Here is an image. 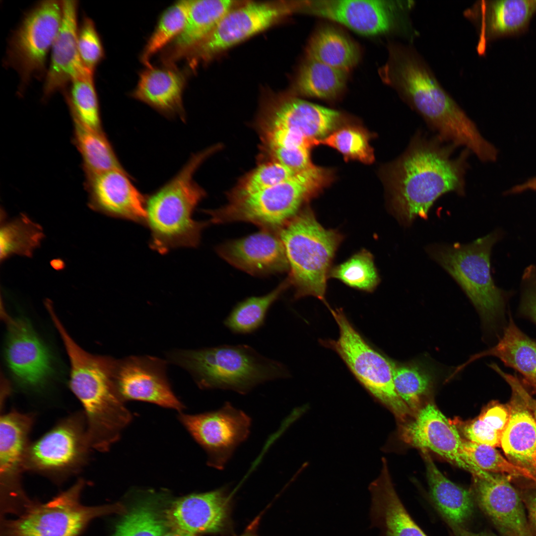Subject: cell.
I'll use <instances>...</instances> for the list:
<instances>
[{
    "label": "cell",
    "mask_w": 536,
    "mask_h": 536,
    "mask_svg": "<svg viewBox=\"0 0 536 536\" xmlns=\"http://www.w3.org/2000/svg\"><path fill=\"white\" fill-rule=\"evenodd\" d=\"M505 374L503 378L511 387L513 396L509 406L510 418L500 445L508 459L536 477V422L520 389L516 378Z\"/></svg>",
    "instance_id": "cell-26"
},
{
    "label": "cell",
    "mask_w": 536,
    "mask_h": 536,
    "mask_svg": "<svg viewBox=\"0 0 536 536\" xmlns=\"http://www.w3.org/2000/svg\"><path fill=\"white\" fill-rule=\"evenodd\" d=\"M93 76L87 73L77 77L63 92L72 118L93 130L103 132Z\"/></svg>",
    "instance_id": "cell-38"
},
{
    "label": "cell",
    "mask_w": 536,
    "mask_h": 536,
    "mask_svg": "<svg viewBox=\"0 0 536 536\" xmlns=\"http://www.w3.org/2000/svg\"><path fill=\"white\" fill-rule=\"evenodd\" d=\"M371 502L370 528L380 530V536H427L411 519L393 484L387 461L383 460L379 476L369 485Z\"/></svg>",
    "instance_id": "cell-28"
},
{
    "label": "cell",
    "mask_w": 536,
    "mask_h": 536,
    "mask_svg": "<svg viewBox=\"0 0 536 536\" xmlns=\"http://www.w3.org/2000/svg\"><path fill=\"white\" fill-rule=\"evenodd\" d=\"M62 9L61 25L51 50L49 66L45 74L44 100L57 91H63L77 77L92 73L84 67L78 50L77 1L62 0Z\"/></svg>",
    "instance_id": "cell-25"
},
{
    "label": "cell",
    "mask_w": 536,
    "mask_h": 536,
    "mask_svg": "<svg viewBox=\"0 0 536 536\" xmlns=\"http://www.w3.org/2000/svg\"><path fill=\"white\" fill-rule=\"evenodd\" d=\"M525 503L528 511L530 526L534 535L536 536V494L527 496Z\"/></svg>",
    "instance_id": "cell-49"
},
{
    "label": "cell",
    "mask_w": 536,
    "mask_h": 536,
    "mask_svg": "<svg viewBox=\"0 0 536 536\" xmlns=\"http://www.w3.org/2000/svg\"><path fill=\"white\" fill-rule=\"evenodd\" d=\"M297 173L276 161L268 160L244 176L228 195V198L259 192L283 182Z\"/></svg>",
    "instance_id": "cell-45"
},
{
    "label": "cell",
    "mask_w": 536,
    "mask_h": 536,
    "mask_svg": "<svg viewBox=\"0 0 536 536\" xmlns=\"http://www.w3.org/2000/svg\"><path fill=\"white\" fill-rule=\"evenodd\" d=\"M476 8L481 53L489 40L525 32L536 12V0L482 1Z\"/></svg>",
    "instance_id": "cell-29"
},
{
    "label": "cell",
    "mask_w": 536,
    "mask_h": 536,
    "mask_svg": "<svg viewBox=\"0 0 536 536\" xmlns=\"http://www.w3.org/2000/svg\"><path fill=\"white\" fill-rule=\"evenodd\" d=\"M231 0H191L186 22L180 34L169 45L165 64L186 56L213 30L221 18L238 5Z\"/></svg>",
    "instance_id": "cell-30"
},
{
    "label": "cell",
    "mask_w": 536,
    "mask_h": 536,
    "mask_svg": "<svg viewBox=\"0 0 536 536\" xmlns=\"http://www.w3.org/2000/svg\"><path fill=\"white\" fill-rule=\"evenodd\" d=\"M467 454L480 469L489 472L522 476L536 482V477L528 470L506 460L493 447L464 440Z\"/></svg>",
    "instance_id": "cell-46"
},
{
    "label": "cell",
    "mask_w": 536,
    "mask_h": 536,
    "mask_svg": "<svg viewBox=\"0 0 536 536\" xmlns=\"http://www.w3.org/2000/svg\"><path fill=\"white\" fill-rule=\"evenodd\" d=\"M523 279L525 286L520 311L521 314L536 324V270L533 267L526 269Z\"/></svg>",
    "instance_id": "cell-48"
},
{
    "label": "cell",
    "mask_w": 536,
    "mask_h": 536,
    "mask_svg": "<svg viewBox=\"0 0 536 536\" xmlns=\"http://www.w3.org/2000/svg\"><path fill=\"white\" fill-rule=\"evenodd\" d=\"M438 137L415 134L404 153L388 167L386 180L391 211L403 226L419 217L428 218L440 197L450 192L465 194V174L469 152L453 157L454 145L445 146Z\"/></svg>",
    "instance_id": "cell-1"
},
{
    "label": "cell",
    "mask_w": 536,
    "mask_h": 536,
    "mask_svg": "<svg viewBox=\"0 0 536 536\" xmlns=\"http://www.w3.org/2000/svg\"><path fill=\"white\" fill-rule=\"evenodd\" d=\"M186 76L173 64L156 67L151 64L139 74L131 96L169 117L184 120L183 93Z\"/></svg>",
    "instance_id": "cell-27"
},
{
    "label": "cell",
    "mask_w": 536,
    "mask_h": 536,
    "mask_svg": "<svg viewBox=\"0 0 536 536\" xmlns=\"http://www.w3.org/2000/svg\"><path fill=\"white\" fill-rule=\"evenodd\" d=\"M521 394L530 409H532L533 412V416L536 422V400L532 398L523 388L521 384L520 386Z\"/></svg>",
    "instance_id": "cell-51"
},
{
    "label": "cell",
    "mask_w": 536,
    "mask_h": 536,
    "mask_svg": "<svg viewBox=\"0 0 536 536\" xmlns=\"http://www.w3.org/2000/svg\"><path fill=\"white\" fill-rule=\"evenodd\" d=\"M171 357L191 374L201 389L228 390L244 395L260 384L289 376L282 363L246 344L182 350Z\"/></svg>",
    "instance_id": "cell-5"
},
{
    "label": "cell",
    "mask_w": 536,
    "mask_h": 536,
    "mask_svg": "<svg viewBox=\"0 0 536 536\" xmlns=\"http://www.w3.org/2000/svg\"><path fill=\"white\" fill-rule=\"evenodd\" d=\"M231 494L226 488L181 497L165 509L170 530L189 536L222 534L230 528Z\"/></svg>",
    "instance_id": "cell-19"
},
{
    "label": "cell",
    "mask_w": 536,
    "mask_h": 536,
    "mask_svg": "<svg viewBox=\"0 0 536 536\" xmlns=\"http://www.w3.org/2000/svg\"><path fill=\"white\" fill-rule=\"evenodd\" d=\"M89 206L111 217L144 225L146 198L124 170H112L86 177Z\"/></svg>",
    "instance_id": "cell-23"
},
{
    "label": "cell",
    "mask_w": 536,
    "mask_h": 536,
    "mask_svg": "<svg viewBox=\"0 0 536 536\" xmlns=\"http://www.w3.org/2000/svg\"><path fill=\"white\" fill-rule=\"evenodd\" d=\"M481 508L504 536H534L520 496L502 474L472 475Z\"/></svg>",
    "instance_id": "cell-22"
},
{
    "label": "cell",
    "mask_w": 536,
    "mask_h": 536,
    "mask_svg": "<svg viewBox=\"0 0 536 536\" xmlns=\"http://www.w3.org/2000/svg\"><path fill=\"white\" fill-rule=\"evenodd\" d=\"M368 134L360 127L346 126L333 132L319 140V144L332 147L339 151L345 160H356L365 164L374 160Z\"/></svg>",
    "instance_id": "cell-44"
},
{
    "label": "cell",
    "mask_w": 536,
    "mask_h": 536,
    "mask_svg": "<svg viewBox=\"0 0 536 536\" xmlns=\"http://www.w3.org/2000/svg\"><path fill=\"white\" fill-rule=\"evenodd\" d=\"M0 259L13 255L30 256L44 235L41 227L21 214L0 228Z\"/></svg>",
    "instance_id": "cell-40"
},
{
    "label": "cell",
    "mask_w": 536,
    "mask_h": 536,
    "mask_svg": "<svg viewBox=\"0 0 536 536\" xmlns=\"http://www.w3.org/2000/svg\"><path fill=\"white\" fill-rule=\"evenodd\" d=\"M216 251L230 265L253 275H267L289 269L284 246L277 232L261 229L223 243Z\"/></svg>",
    "instance_id": "cell-24"
},
{
    "label": "cell",
    "mask_w": 536,
    "mask_h": 536,
    "mask_svg": "<svg viewBox=\"0 0 536 536\" xmlns=\"http://www.w3.org/2000/svg\"><path fill=\"white\" fill-rule=\"evenodd\" d=\"M84 486L79 479L47 502L33 501L15 519L0 518V536H79L94 519L126 512L120 503L83 505L80 498Z\"/></svg>",
    "instance_id": "cell-9"
},
{
    "label": "cell",
    "mask_w": 536,
    "mask_h": 536,
    "mask_svg": "<svg viewBox=\"0 0 536 536\" xmlns=\"http://www.w3.org/2000/svg\"><path fill=\"white\" fill-rule=\"evenodd\" d=\"M510 418V410L495 404L489 406L476 419L463 422L456 420L457 428L461 429L469 441L495 447L500 445L501 439Z\"/></svg>",
    "instance_id": "cell-39"
},
{
    "label": "cell",
    "mask_w": 536,
    "mask_h": 536,
    "mask_svg": "<svg viewBox=\"0 0 536 536\" xmlns=\"http://www.w3.org/2000/svg\"><path fill=\"white\" fill-rule=\"evenodd\" d=\"M77 43L80 60L84 67L94 73L104 57L101 40L92 19L84 16L78 26Z\"/></svg>",
    "instance_id": "cell-47"
},
{
    "label": "cell",
    "mask_w": 536,
    "mask_h": 536,
    "mask_svg": "<svg viewBox=\"0 0 536 536\" xmlns=\"http://www.w3.org/2000/svg\"><path fill=\"white\" fill-rule=\"evenodd\" d=\"M421 450L433 502L449 524L461 526L468 520L473 511L471 493L446 477L435 465L428 450Z\"/></svg>",
    "instance_id": "cell-31"
},
{
    "label": "cell",
    "mask_w": 536,
    "mask_h": 536,
    "mask_svg": "<svg viewBox=\"0 0 536 536\" xmlns=\"http://www.w3.org/2000/svg\"><path fill=\"white\" fill-rule=\"evenodd\" d=\"M33 418L12 410L0 418V516L20 513L32 501L22 486L21 476Z\"/></svg>",
    "instance_id": "cell-15"
},
{
    "label": "cell",
    "mask_w": 536,
    "mask_h": 536,
    "mask_svg": "<svg viewBox=\"0 0 536 536\" xmlns=\"http://www.w3.org/2000/svg\"><path fill=\"white\" fill-rule=\"evenodd\" d=\"M153 498L139 501L127 510L111 536H164L170 531L165 509Z\"/></svg>",
    "instance_id": "cell-36"
},
{
    "label": "cell",
    "mask_w": 536,
    "mask_h": 536,
    "mask_svg": "<svg viewBox=\"0 0 536 536\" xmlns=\"http://www.w3.org/2000/svg\"><path fill=\"white\" fill-rule=\"evenodd\" d=\"M73 140L82 159L86 177L124 170L103 132L93 130L73 118Z\"/></svg>",
    "instance_id": "cell-34"
},
{
    "label": "cell",
    "mask_w": 536,
    "mask_h": 536,
    "mask_svg": "<svg viewBox=\"0 0 536 536\" xmlns=\"http://www.w3.org/2000/svg\"><path fill=\"white\" fill-rule=\"evenodd\" d=\"M180 418L205 451L207 465L218 470L225 468L238 446L248 438L252 425L250 416L229 402L217 410L182 414Z\"/></svg>",
    "instance_id": "cell-16"
},
{
    "label": "cell",
    "mask_w": 536,
    "mask_h": 536,
    "mask_svg": "<svg viewBox=\"0 0 536 536\" xmlns=\"http://www.w3.org/2000/svg\"><path fill=\"white\" fill-rule=\"evenodd\" d=\"M456 536H494L487 533H474L463 528L461 526L449 524Z\"/></svg>",
    "instance_id": "cell-50"
},
{
    "label": "cell",
    "mask_w": 536,
    "mask_h": 536,
    "mask_svg": "<svg viewBox=\"0 0 536 536\" xmlns=\"http://www.w3.org/2000/svg\"><path fill=\"white\" fill-rule=\"evenodd\" d=\"M278 233L289 266L286 279L295 290L294 298L312 296L329 307L327 279L342 235L323 227L309 207L301 209Z\"/></svg>",
    "instance_id": "cell-7"
},
{
    "label": "cell",
    "mask_w": 536,
    "mask_h": 536,
    "mask_svg": "<svg viewBox=\"0 0 536 536\" xmlns=\"http://www.w3.org/2000/svg\"><path fill=\"white\" fill-rule=\"evenodd\" d=\"M239 536H259L255 532L250 531H247L246 532L242 534Z\"/></svg>",
    "instance_id": "cell-53"
},
{
    "label": "cell",
    "mask_w": 536,
    "mask_h": 536,
    "mask_svg": "<svg viewBox=\"0 0 536 536\" xmlns=\"http://www.w3.org/2000/svg\"><path fill=\"white\" fill-rule=\"evenodd\" d=\"M299 11L340 23L361 35L389 32L395 23V4L379 0H317L299 2Z\"/></svg>",
    "instance_id": "cell-21"
},
{
    "label": "cell",
    "mask_w": 536,
    "mask_h": 536,
    "mask_svg": "<svg viewBox=\"0 0 536 536\" xmlns=\"http://www.w3.org/2000/svg\"><path fill=\"white\" fill-rule=\"evenodd\" d=\"M396 391L413 414L420 409L421 402L432 386L431 375L420 366L398 364L390 361Z\"/></svg>",
    "instance_id": "cell-41"
},
{
    "label": "cell",
    "mask_w": 536,
    "mask_h": 536,
    "mask_svg": "<svg viewBox=\"0 0 536 536\" xmlns=\"http://www.w3.org/2000/svg\"><path fill=\"white\" fill-rule=\"evenodd\" d=\"M329 277L337 279L350 287L368 292H372L380 282L373 257L365 249L332 268Z\"/></svg>",
    "instance_id": "cell-43"
},
{
    "label": "cell",
    "mask_w": 536,
    "mask_h": 536,
    "mask_svg": "<svg viewBox=\"0 0 536 536\" xmlns=\"http://www.w3.org/2000/svg\"><path fill=\"white\" fill-rule=\"evenodd\" d=\"M498 239L493 232L468 244H432L425 248L429 256L457 282L480 314L492 325L503 314L502 291L490 272V254Z\"/></svg>",
    "instance_id": "cell-8"
},
{
    "label": "cell",
    "mask_w": 536,
    "mask_h": 536,
    "mask_svg": "<svg viewBox=\"0 0 536 536\" xmlns=\"http://www.w3.org/2000/svg\"><path fill=\"white\" fill-rule=\"evenodd\" d=\"M164 536H189L185 535L177 532L170 530L167 533H166Z\"/></svg>",
    "instance_id": "cell-52"
},
{
    "label": "cell",
    "mask_w": 536,
    "mask_h": 536,
    "mask_svg": "<svg viewBox=\"0 0 536 536\" xmlns=\"http://www.w3.org/2000/svg\"><path fill=\"white\" fill-rule=\"evenodd\" d=\"M212 153L207 148L193 155L174 178L146 198L144 225L150 232L152 250L165 254L173 249L199 246L202 231L210 222L197 221L193 217L195 208L205 196L193 177Z\"/></svg>",
    "instance_id": "cell-4"
},
{
    "label": "cell",
    "mask_w": 536,
    "mask_h": 536,
    "mask_svg": "<svg viewBox=\"0 0 536 536\" xmlns=\"http://www.w3.org/2000/svg\"><path fill=\"white\" fill-rule=\"evenodd\" d=\"M114 380L122 400L149 402L181 410L183 405L167 381L165 364L152 357H130L116 361Z\"/></svg>",
    "instance_id": "cell-20"
},
{
    "label": "cell",
    "mask_w": 536,
    "mask_h": 536,
    "mask_svg": "<svg viewBox=\"0 0 536 536\" xmlns=\"http://www.w3.org/2000/svg\"><path fill=\"white\" fill-rule=\"evenodd\" d=\"M487 355L499 358L536 388V342L518 328L511 317L497 344L476 355L472 360Z\"/></svg>",
    "instance_id": "cell-32"
},
{
    "label": "cell",
    "mask_w": 536,
    "mask_h": 536,
    "mask_svg": "<svg viewBox=\"0 0 536 536\" xmlns=\"http://www.w3.org/2000/svg\"><path fill=\"white\" fill-rule=\"evenodd\" d=\"M307 59L347 71L358 63L359 51L347 36L332 27L319 29L307 46Z\"/></svg>",
    "instance_id": "cell-33"
},
{
    "label": "cell",
    "mask_w": 536,
    "mask_h": 536,
    "mask_svg": "<svg viewBox=\"0 0 536 536\" xmlns=\"http://www.w3.org/2000/svg\"><path fill=\"white\" fill-rule=\"evenodd\" d=\"M91 449L84 414L74 413L30 443L24 469L61 481L83 467Z\"/></svg>",
    "instance_id": "cell-12"
},
{
    "label": "cell",
    "mask_w": 536,
    "mask_h": 536,
    "mask_svg": "<svg viewBox=\"0 0 536 536\" xmlns=\"http://www.w3.org/2000/svg\"><path fill=\"white\" fill-rule=\"evenodd\" d=\"M330 311L339 331L337 340L322 341L335 350L354 377L379 402L388 407L400 423L413 414L395 388L391 362L362 337L341 309Z\"/></svg>",
    "instance_id": "cell-10"
},
{
    "label": "cell",
    "mask_w": 536,
    "mask_h": 536,
    "mask_svg": "<svg viewBox=\"0 0 536 536\" xmlns=\"http://www.w3.org/2000/svg\"><path fill=\"white\" fill-rule=\"evenodd\" d=\"M330 171L313 167L276 185L243 197L228 198L218 209L205 210L214 224L242 221L278 232L331 179Z\"/></svg>",
    "instance_id": "cell-6"
},
{
    "label": "cell",
    "mask_w": 536,
    "mask_h": 536,
    "mask_svg": "<svg viewBox=\"0 0 536 536\" xmlns=\"http://www.w3.org/2000/svg\"><path fill=\"white\" fill-rule=\"evenodd\" d=\"M191 0L178 1L162 14L141 55V60L145 66L150 65L149 60L154 55L171 43L182 32Z\"/></svg>",
    "instance_id": "cell-42"
},
{
    "label": "cell",
    "mask_w": 536,
    "mask_h": 536,
    "mask_svg": "<svg viewBox=\"0 0 536 536\" xmlns=\"http://www.w3.org/2000/svg\"><path fill=\"white\" fill-rule=\"evenodd\" d=\"M399 434L406 444L430 450L472 475L485 472L466 453L456 426L432 403L421 408L412 420L400 423Z\"/></svg>",
    "instance_id": "cell-17"
},
{
    "label": "cell",
    "mask_w": 536,
    "mask_h": 536,
    "mask_svg": "<svg viewBox=\"0 0 536 536\" xmlns=\"http://www.w3.org/2000/svg\"><path fill=\"white\" fill-rule=\"evenodd\" d=\"M3 318L7 331L5 355L12 375L23 388L42 387L53 372L48 349L27 319L11 317L4 311Z\"/></svg>",
    "instance_id": "cell-18"
},
{
    "label": "cell",
    "mask_w": 536,
    "mask_h": 536,
    "mask_svg": "<svg viewBox=\"0 0 536 536\" xmlns=\"http://www.w3.org/2000/svg\"><path fill=\"white\" fill-rule=\"evenodd\" d=\"M346 79L347 71L307 59L298 73L295 88L306 96L332 99L342 91Z\"/></svg>",
    "instance_id": "cell-35"
},
{
    "label": "cell",
    "mask_w": 536,
    "mask_h": 536,
    "mask_svg": "<svg viewBox=\"0 0 536 536\" xmlns=\"http://www.w3.org/2000/svg\"><path fill=\"white\" fill-rule=\"evenodd\" d=\"M296 2H249L234 7L210 34L186 57L190 66L215 55L268 28L297 11Z\"/></svg>",
    "instance_id": "cell-13"
},
{
    "label": "cell",
    "mask_w": 536,
    "mask_h": 536,
    "mask_svg": "<svg viewBox=\"0 0 536 536\" xmlns=\"http://www.w3.org/2000/svg\"><path fill=\"white\" fill-rule=\"evenodd\" d=\"M62 12V0L39 1L25 13L11 33L4 63L19 77V94L32 78L46 74L47 58L60 28Z\"/></svg>",
    "instance_id": "cell-11"
},
{
    "label": "cell",
    "mask_w": 536,
    "mask_h": 536,
    "mask_svg": "<svg viewBox=\"0 0 536 536\" xmlns=\"http://www.w3.org/2000/svg\"><path fill=\"white\" fill-rule=\"evenodd\" d=\"M285 279L274 289L261 296L247 298L236 305L224 321V325L236 334H251L261 328L268 310L289 287Z\"/></svg>",
    "instance_id": "cell-37"
},
{
    "label": "cell",
    "mask_w": 536,
    "mask_h": 536,
    "mask_svg": "<svg viewBox=\"0 0 536 536\" xmlns=\"http://www.w3.org/2000/svg\"><path fill=\"white\" fill-rule=\"evenodd\" d=\"M388 79L402 98L436 132L442 141L463 146L483 161H493L496 149L443 89L421 57L410 46L393 47Z\"/></svg>",
    "instance_id": "cell-2"
},
{
    "label": "cell",
    "mask_w": 536,
    "mask_h": 536,
    "mask_svg": "<svg viewBox=\"0 0 536 536\" xmlns=\"http://www.w3.org/2000/svg\"><path fill=\"white\" fill-rule=\"evenodd\" d=\"M341 119L338 111L290 96L267 103L256 127L260 135L321 140L336 130Z\"/></svg>",
    "instance_id": "cell-14"
},
{
    "label": "cell",
    "mask_w": 536,
    "mask_h": 536,
    "mask_svg": "<svg viewBox=\"0 0 536 536\" xmlns=\"http://www.w3.org/2000/svg\"><path fill=\"white\" fill-rule=\"evenodd\" d=\"M49 314L68 356L69 387L83 407L91 446L106 452L118 440L132 417L116 387V360L84 350L69 335L54 309Z\"/></svg>",
    "instance_id": "cell-3"
}]
</instances>
